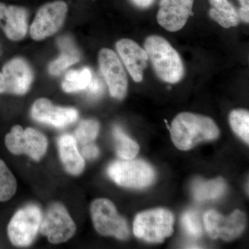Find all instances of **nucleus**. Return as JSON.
I'll return each instance as SVG.
<instances>
[{
  "label": "nucleus",
  "mask_w": 249,
  "mask_h": 249,
  "mask_svg": "<svg viewBox=\"0 0 249 249\" xmlns=\"http://www.w3.org/2000/svg\"><path fill=\"white\" fill-rule=\"evenodd\" d=\"M238 16L239 18L244 21L245 22L249 23V10H246L240 8L239 10Z\"/></svg>",
  "instance_id": "nucleus-30"
},
{
  "label": "nucleus",
  "mask_w": 249,
  "mask_h": 249,
  "mask_svg": "<svg viewBox=\"0 0 249 249\" xmlns=\"http://www.w3.org/2000/svg\"><path fill=\"white\" fill-rule=\"evenodd\" d=\"M169 129L173 143L183 151L199 142L214 140L219 135V128L212 119L189 112L178 114Z\"/></svg>",
  "instance_id": "nucleus-1"
},
{
  "label": "nucleus",
  "mask_w": 249,
  "mask_h": 249,
  "mask_svg": "<svg viewBox=\"0 0 249 249\" xmlns=\"http://www.w3.org/2000/svg\"><path fill=\"white\" fill-rule=\"evenodd\" d=\"M67 11V4L60 0L42 6L31 25L32 39L42 40L56 34L65 22Z\"/></svg>",
  "instance_id": "nucleus-9"
},
{
  "label": "nucleus",
  "mask_w": 249,
  "mask_h": 249,
  "mask_svg": "<svg viewBox=\"0 0 249 249\" xmlns=\"http://www.w3.org/2000/svg\"><path fill=\"white\" fill-rule=\"evenodd\" d=\"M75 223L66 209L59 203L52 204L42 215L40 231L53 244L66 242L76 232Z\"/></svg>",
  "instance_id": "nucleus-8"
},
{
  "label": "nucleus",
  "mask_w": 249,
  "mask_h": 249,
  "mask_svg": "<svg viewBox=\"0 0 249 249\" xmlns=\"http://www.w3.org/2000/svg\"><path fill=\"white\" fill-rule=\"evenodd\" d=\"M86 90L91 97H98L102 94L103 91L102 81L97 77H92Z\"/></svg>",
  "instance_id": "nucleus-27"
},
{
  "label": "nucleus",
  "mask_w": 249,
  "mask_h": 249,
  "mask_svg": "<svg viewBox=\"0 0 249 249\" xmlns=\"http://www.w3.org/2000/svg\"><path fill=\"white\" fill-rule=\"evenodd\" d=\"M242 9L249 10V0H239Z\"/></svg>",
  "instance_id": "nucleus-31"
},
{
  "label": "nucleus",
  "mask_w": 249,
  "mask_h": 249,
  "mask_svg": "<svg viewBox=\"0 0 249 249\" xmlns=\"http://www.w3.org/2000/svg\"><path fill=\"white\" fill-rule=\"evenodd\" d=\"M92 77V72L88 67L81 70H71L65 75L62 83V89L67 93L86 90Z\"/></svg>",
  "instance_id": "nucleus-21"
},
{
  "label": "nucleus",
  "mask_w": 249,
  "mask_h": 249,
  "mask_svg": "<svg viewBox=\"0 0 249 249\" xmlns=\"http://www.w3.org/2000/svg\"><path fill=\"white\" fill-rule=\"evenodd\" d=\"M60 160L67 173L80 175L85 168V160L77 147L76 139L70 134H63L58 140Z\"/></svg>",
  "instance_id": "nucleus-17"
},
{
  "label": "nucleus",
  "mask_w": 249,
  "mask_h": 249,
  "mask_svg": "<svg viewBox=\"0 0 249 249\" xmlns=\"http://www.w3.org/2000/svg\"><path fill=\"white\" fill-rule=\"evenodd\" d=\"M116 47L119 56L134 81L137 83L142 81L149 59L145 49L129 39L118 41Z\"/></svg>",
  "instance_id": "nucleus-15"
},
{
  "label": "nucleus",
  "mask_w": 249,
  "mask_h": 249,
  "mask_svg": "<svg viewBox=\"0 0 249 249\" xmlns=\"http://www.w3.org/2000/svg\"><path fill=\"white\" fill-rule=\"evenodd\" d=\"M193 3L194 0H161L157 22L170 32L179 31L192 15Z\"/></svg>",
  "instance_id": "nucleus-14"
},
{
  "label": "nucleus",
  "mask_w": 249,
  "mask_h": 249,
  "mask_svg": "<svg viewBox=\"0 0 249 249\" xmlns=\"http://www.w3.org/2000/svg\"><path fill=\"white\" fill-rule=\"evenodd\" d=\"M204 222L211 238L231 241L237 238L245 231L246 216L240 210H235L228 217L211 210L205 214Z\"/></svg>",
  "instance_id": "nucleus-10"
},
{
  "label": "nucleus",
  "mask_w": 249,
  "mask_h": 249,
  "mask_svg": "<svg viewBox=\"0 0 249 249\" xmlns=\"http://www.w3.org/2000/svg\"><path fill=\"white\" fill-rule=\"evenodd\" d=\"M42 218V211L36 205H29L19 209L8 226L11 243L17 247L30 245L40 231Z\"/></svg>",
  "instance_id": "nucleus-6"
},
{
  "label": "nucleus",
  "mask_w": 249,
  "mask_h": 249,
  "mask_svg": "<svg viewBox=\"0 0 249 249\" xmlns=\"http://www.w3.org/2000/svg\"><path fill=\"white\" fill-rule=\"evenodd\" d=\"M99 129L98 121L93 119L81 121L75 131L74 138L81 145H87L96 139Z\"/></svg>",
  "instance_id": "nucleus-25"
},
{
  "label": "nucleus",
  "mask_w": 249,
  "mask_h": 249,
  "mask_svg": "<svg viewBox=\"0 0 249 249\" xmlns=\"http://www.w3.org/2000/svg\"><path fill=\"white\" fill-rule=\"evenodd\" d=\"M132 1L138 7L145 9L151 6L155 0H132Z\"/></svg>",
  "instance_id": "nucleus-29"
},
{
  "label": "nucleus",
  "mask_w": 249,
  "mask_h": 249,
  "mask_svg": "<svg viewBox=\"0 0 249 249\" xmlns=\"http://www.w3.org/2000/svg\"><path fill=\"white\" fill-rule=\"evenodd\" d=\"M231 127L244 142H249V113L246 109H235L229 116Z\"/></svg>",
  "instance_id": "nucleus-24"
},
{
  "label": "nucleus",
  "mask_w": 249,
  "mask_h": 249,
  "mask_svg": "<svg viewBox=\"0 0 249 249\" xmlns=\"http://www.w3.org/2000/svg\"><path fill=\"white\" fill-rule=\"evenodd\" d=\"M31 116L37 122L64 128L78 119V112L74 108L58 107L48 99L40 98L33 105Z\"/></svg>",
  "instance_id": "nucleus-13"
},
{
  "label": "nucleus",
  "mask_w": 249,
  "mask_h": 249,
  "mask_svg": "<svg viewBox=\"0 0 249 249\" xmlns=\"http://www.w3.org/2000/svg\"><path fill=\"white\" fill-rule=\"evenodd\" d=\"M5 144L14 155L26 154L38 161L45 155L48 142L45 136L39 131L31 127L23 129L21 126L15 125L6 134Z\"/></svg>",
  "instance_id": "nucleus-7"
},
{
  "label": "nucleus",
  "mask_w": 249,
  "mask_h": 249,
  "mask_svg": "<svg viewBox=\"0 0 249 249\" xmlns=\"http://www.w3.org/2000/svg\"><path fill=\"white\" fill-rule=\"evenodd\" d=\"M27 11L24 8L0 2V27L10 40H21L27 34Z\"/></svg>",
  "instance_id": "nucleus-16"
},
{
  "label": "nucleus",
  "mask_w": 249,
  "mask_h": 249,
  "mask_svg": "<svg viewBox=\"0 0 249 249\" xmlns=\"http://www.w3.org/2000/svg\"><path fill=\"white\" fill-rule=\"evenodd\" d=\"M181 224L183 229L188 235L196 238L202 235V226L199 220V216L194 211H188L185 213L181 218Z\"/></svg>",
  "instance_id": "nucleus-26"
},
{
  "label": "nucleus",
  "mask_w": 249,
  "mask_h": 249,
  "mask_svg": "<svg viewBox=\"0 0 249 249\" xmlns=\"http://www.w3.org/2000/svg\"><path fill=\"white\" fill-rule=\"evenodd\" d=\"M98 62L111 96L116 99H124L127 93L128 82L126 72L115 52L109 49H101Z\"/></svg>",
  "instance_id": "nucleus-12"
},
{
  "label": "nucleus",
  "mask_w": 249,
  "mask_h": 249,
  "mask_svg": "<svg viewBox=\"0 0 249 249\" xmlns=\"http://www.w3.org/2000/svg\"><path fill=\"white\" fill-rule=\"evenodd\" d=\"M90 211L93 225L100 234L114 236L122 240L128 238L127 222L119 215L114 204L109 199H96L91 204Z\"/></svg>",
  "instance_id": "nucleus-5"
},
{
  "label": "nucleus",
  "mask_w": 249,
  "mask_h": 249,
  "mask_svg": "<svg viewBox=\"0 0 249 249\" xmlns=\"http://www.w3.org/2000/svg\"><path fill=\"white\" fill-rule=\"evenodd\" d=\"M174 216L164 209L140 213L136 216L133 231L136 237L152 243H160L173 233Z\"/></svg>",
  "instance_id": "nucleus-3"
},
{
  "label": "nucleus",
  "mask_w": 249,
  "mask_h": 249,
  "mask_svg": "<svg viewBox=\"0 0 249 249\" xmlns=\"http://www.w3.org/2000/svg\"><path fill=\"white\" fill-rule=\"evenodd\" d=\"M17 191V181L6 163L0 160V201L11 199Z\"/></svg>",
  "instance_id": "nucleus-23"
},
{
  "label": "nucleus",
  "mask_w": 249,
  "mask_h": 249,
  "mask_svg": "<svg viewBox=\"0 0 249 249\" xmlns=\"http://www.w3.org/2000/svg\"><path fill=\"white\" fill-rule=\"evenodd\" d=\"M58 45L61 50L58 58L49 64L48 70L52 76H59L67 69L80 60V53L69 37L58 38Z\"/></svg>",
  "instance_id": "nucleus-18"
},
{
  "label": "nucleus",
  "mask_w": 249,
  "mask_h": 249,
  "mask_svg": "<svg viewBox=\"0 0 249 249\" xmlns=\"http://www.w3.org/2000/svg\"><path fill=\"white\" fill-rule=\"evenodd\" d=\"M83 155L88 160H94L99 155V149L93 144H87L82 150Z\"/></svg>",
  "instance_id": "nucleus-28"
},
{
  "label": "nucleus",
  "mask_w": 249,
  "mask_h": 249,
  "mask_svg": "<svg viewBox=\"0 0 249 249\" xmlns=\"http://www.w3.org/2000/svg\"><path fill=\"white\" fill-rule=\"evenodd\" d=\"M226 187L225 181L221 178L210 181L197 178L193 183L192 191L196 200L204 201L222 196L225 192Z\"/></svg>",
  "instance_id": "nucleus-20"
},
{
  "label": "nucleus",
  "mask_w": 249,
  "mask_h": 249,
  "mask_svg": "<svg viewBox=\"0 0 249 249\" xmlns=\"http://www.w3.org/2000/svg\"><path fill=\"white\" fill-rule=\"evenodd\" d=\"M34 73L29 64L21 58L9 60L0 72V93L23 95L29 91Z\"/></svg>",
  "instance_id": "nucleus-11"
},
{
  "label": "nucleus",
  "mask_w": 249,
  "mask_h": 249,
  "mask_svg": "<svg viewBox=\"0 0 249 249\" xmlns=\"http://www.w3.org/2000/svg\"><path fill=\"white\" fill-rule=\"evenodd\" d=\"M113 135L116 141L117 155L124 160H133L138 155L139 145L129 138L119 126L113 129Z\"/></svg>",
  "instance_id": "nucleus-22"
},
{
  "label": "nucleus",
  "mask_w": 249,
  "mask_h": 249,
  "mask_svg": "<svg viewBox=\"0 0 249 249\" xmlns=\"http://www.w3.org/2000/svg\"><path fill=\"white\" fill-rule=\"evenodd\" d=\"M144 47L160 79L169 83L182 79L185 73L182 60L168 41L160 36H149Z\"/></svg>",
  "instance_id": "nucleus-2"
},
{
  "label": "nucleus",
  "mask_w": 249,
  "mask_h": 249,
  "mask_svg": "<svg viewBox=\"0 0 249 249\" xmlns=\"http://www.w3.org/2000/svg\"><path fill=\"white\" fill-rule=\"evenodd\" d=\"M107 173L114 182L126 188H145L155 178V170L142 160H116L109 165Z\"/></svg>",
  "instance_id": "nucleus-4"
},
{
  "label": "nucleus",
  "mask_w": 249,
  "mask_h": 249,
  "mask_svg": "<svg viewBox=\"0 0 249 249\" xmlns=\"http://www.w3.org/2000/svg\"><path fill=\"white\" fill-rule=\"evenodd\" d=\"M211 8L209 16L222 27H236L239 24L238 13L228 0H209Z\"/></svg>",
  "instance_id": "nucleus-19"
}]
</instances>
